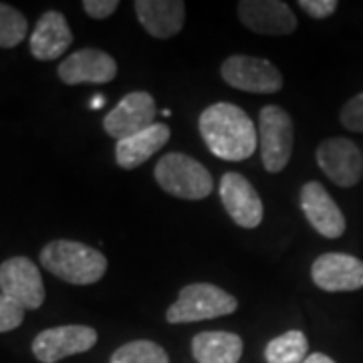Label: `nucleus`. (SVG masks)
I'll return each instance as SVG.
<instances>
[{
    "instance_id": "obj_18",
    "label": "nucleus",
    "mask_w": 363,
    "mask_h": 363,
    "mask_svg": "<svg viewBox=\"0 0 363 363\" xmlns=\"http://www.w3.org/2000/svg\"><path fill=\"white\" fill-rule=\"evenodd\" d=\"M172 131L166 123H154L152 128L125 138L116 145V162L121 169H135L145 164L169 142Z\"/></svg>"
},
{
    "instance_id": "obj_8",
    "label": "nucleus",
    "mask_w": 363,
    "mask_h": 363,
    "mask_svg": "<svg viewBox=\"0 0 363 363\" xmlns=\"http://www.w3.org/2000/svg\"><path fill=\"white\" fill-rule=\"evenodd\" d=\"M156 99L147 91H131L104 117V130L117 142L156 123Z\"/></svg>"
},
{
    "instance_id": "obj_25",
    "label": "nucleus",
    "mask_w": 363,
    "mask_h": 363,
    "mask_svg": "<svg viewBox=\"0 0 363 363\" xmlns=\"http://www.w3.org/2000/svg\"><path fill=\"white\" fill-rule=\"evenodd\" d=\"M298 6L313 18L323 21V18H329L331 14L337 11L339 2L337 0H301Z\"/></svg>"
},
{
    "instance_id": "obj_22",
    "label": "nucleus",
    "mask_w": 363,
    "mask_h": 363,
    "mask_svg": "<svg viewBox=\"0 0 363 363\" xmlns=\"http://www.w3.org/2000/svg\"><path fill=\"white\" fill-rule=\"evenodd\" d=\"M28 35V23L21 11L0 2V49H13Z\"/></svg>"
},
{
    "instance_id": "obj_9",
    "label": "nucleus",
    "mask_w": 363,
    "mask_h": 363,
    "mask_svg": "<svg viewBox=\"0 0 363 363\" xmlns=\"http://www.w3.org/2000/svg\"><path fill=\"white\" fill-rule=\"evenodd\" d=\"M0 293L16 301L23 309H39L45 303V285L39 267L26 257H13L0 264Z\"/></svg>"
},
{
    "instance_id": "obj_6",
    "label": "nucleus",
    "mask_w": 363,
    "mask_h": 363,
    "mask_svg": "<svg viewBox=\"0 0 363 363\" xmlns=\"http://www.w3.org/2000/svg\"><path fill=\"white\" fill-rule=\"evenodd\" d=\"M222 79L234 89L247 93H277L283 89V75L269 59L233 55L220 67Z\"/></svg>"
},
{
    "instance_id": "obj_24",
    "label": "nucleus",
    "mask_w": 363,
    "mask_h": 363,
    "mask_svg": "<svg viewBox=\"0 0 363 363\" xmlns=\"http://www.w3.org/2000/svg\"><path fill=\"white\" fill-rule=\"evenodd\" d=\"M25 319V309L11 297L0 293V333L16 329Z\"/></svg>"
},
{
    "instance_id": "obj_26",
    "label": "nucleus",
    "mask_w": 363,
    "mask_h": 363,
    "mask_svg": "<svg viewBox=\"0 0 363 363\" xmlns=\"http://www.w3.org/2000/svg\"><path fill=\"white\" fill-rule=\"evenodd\" d=\"M83 9L95 21H104L119 9L117 0H83Z\"/></svg>"
},
{
    "instance_id": "obj_23",
    "label": "nucleus",
    "mask_w": 363,
    "mask_h": 363,
    "mask_svg": "<svg viewBox=\"0 0 363 363\" xmlns=\"http://www.w3.org/2000/svg\"><path fill=\"white\" fill-rule=\"evenodd\" d=\"M339 121L345 130L363 133V93H357L341 107Z\"/></svg>"
},
{
    "instance_id": "obj_7",
    "label": "nucleus",
    "mask_w": 363,
    "mask_h": 363,
    "mask_svg": "<svg viewBox=\"0 0 363 363\" xmlns=\"http://www.w3.org/2000/svg\"><path fill=\"white\" fill-rule=\"evenodd\" d=\"M97 331L89 325H61L40 331L33 341V353L40 363H57L95 347Z\"/></svg>"
},
{
    "instance_id": "obj_27",
    "label": "nucleus",
    "mask_w": 363,
    "mask_h": 363,
    "mask_svg": "<svg viewBox=\"0 0 363 363\" xmlns=\"http://www.w3.org/2000/svg\"><path fill=\"white\" fill-rule=\"evenodd\" d=\"M303 363H337L335 359H331L329 355H325V353H311L307 359Z\"/></svg>"
},
{
    "instance_id": "obj_5",
    "label": "nucleus",
    "mask_w": 363,
    "mask_h": 363,
    "mask_svg": "<svg viewBox=\"0 0 363 363\" xmlns=\"http://www.w3.org/2000/svg\"><path fill=\"white\" fill-rule=\"evenodd\" d=\"M259 138L262 166L271 174H279L286 168L293 143H295V128L293 119L279 105H264L259 116Z\"/></svg>"
},
{
    "instance_id": "obj_13",
    "label": "nucleus",
    "mask_w": 363,
    "mask_h": 363,
    "mask_svg": "<svg viewBox=\"0 0 363 363\" xmlns=\"http://www.w3.org/2000/svg\"><path fill=\"white\" fill-rule=\"evenodd\" d=\"M236 9L240 23L257 35L283 37L297 30V16L283 0H242Z\"/></svg>"
},
{
    "instance_id": "obj_21",
    "label": "nucleus",
    "mask_w": 363,
    "mask_h": 363,
    "mask_svg": "<svg viewBox=\"0 0 363 363\" xmlns=\"http://www.w3.org/2000/svg\"><path fill=\"white\" fill-rule=\"evenodd\" d=\"M109 363H169V355L156 341L135 339L113 351Z\"/></svg>"
},
{
    "instance_id": "obj_20",
    "label": "nucleus",
    "mask_w": 363,
    "mask_h": 363,
    "mask_svg": "<svg viewBox=\"0 0 363 363\" xmlns=\"http://www.w3.org/2000/svg\"><path fill=\"white\" fill-rule=\"evenodd\" d=\"M309 357V341L303 331H286L271 339L264 347L267 363H303Z\"/></svg>"
},
{
    "instance_id": "obj_1",
    "label": "nucleus",
    "mask_w": 363,
    "mask_h": 363,
    "mask_svg": "<svg viewBox=\"0 0 363 363\" xmlns=\"http://www.w3.org/2000/svg\"><path fill=\"white\" fill-rule=\"evenodd\" d=\"M198 128L208 150L220 160L245 162L257 152L259 131L238 105L226 101L208 105L200 113Z\"/></svg>"
},
{
    "instance_id": "obj_15",
    "label": "nucleus",
    "mask_w": 363,
    "mask_h": 363,
    "mask_svg": "<svg viewBox=\"0 0 363 363\" xmlns=\"http://www.w3.org/2000/svg\"><path fill=\"white\" fill-rule=\"evenodd\" d=\"M301 210L313 228L325 238H339L345 233L347 222L337 202L319 182H307L301 188Z\"/></svg>"
},
{
    "instance_id": "obj_10",
    "label": "nucleus",
    "mask_w": 363,
    "mask_h": 363,
    "mask_svg": "<svg viewBox=\"0 0 363 363\" xmlns=\"http://www.w3.org/2000/svg\"><path fill=\"white\" fill-rule=\"evenodd\" d=\"M317 164L325 176L339 188H351L363 176V154L347 138H329L319 143Z\"/></svg>"
},
{
    "instance_id": "obj_11",
    "label": "nucleus",
    "mask_w": 363,
    "mask_h": 363,
    "mask_svg": "<svg viewBox=\"0 0 363 363\" xmlns=\"http://www.w3.org/2000/svg\"><path fill=\"white\" fill-rule=\"evenodd\" d=\"M315 285L327 293H351L363 289V260L345 252H325L311 267Z\"/></svg>"
},
{
    "instance_id": "obj_4",
    "label": "nucleus",
    "mask_w": 363,
    "mask_h": 363,
    "mask_svg": "<svg viewBox=\"0 0 363 363\" xmlns=\"http://www.w3.org/2000/svg\"><path fill=\"white\" fill-rule=\"evenodd\" d=\"M154 176L164 192L180 200H204L212 194L214 188L212 174L206 166L180 152L160 157Z\"/></svg>"
},
{
    "instance_id": "obj_19",
    "label": "nucleus",
    "mask_w": 363,
    "mask_h": 363,
    "mask_svg": "<svg viewBox=\"0 0 363 363\" xmlns=\"http://www.w3.org/2000/svg\"><path fill=\"white\" fill-rule=\"evenodd\" d=\"M242 339L230 331H202L192 339L196 363H238L242 357Z\"/></svg>"
},
{
    "instance_id": "obj_17",
    "label": "nucleus",
    "mask_w": 363,
    "mask_h": 363,
    "mask_svg": "<svg viewBox=\"0 0 363 363\" xmlns=\"http://www.w3.org/2000/svg\"><path fill=\"white\" fill-rule=\"evenodd\" d=\"M133 6L140 25L154 39H172L184 28L186 4L182 0H138Z\"/></svg>"
},
{
    "instance_id": "obj_16",
    "label": "nucleus",
    "mask_w": 363,
    "mask_h": 363,
    "mask_svg": "<svg viewBox=\"0 0 363 363\" xmlns=\"http://www.w3.org/2000/svg\"><path fill=\"white\" fill-rule=\"evenodd\" d=\"M73 43V33L63 13L49 11L39 18L30 35V52L39 61H55L63 57Z\"/></svg>"
},
{
    "instance_id": "obj_2",
    "label": "nucleus",
    "mask_w": 363,
    "mask_h": 363,
    "mask_svg": "<svg viewBox=\"0 0 363 363\" xmlns=\"http://www.w3.org/2000/svg\"><path fill=\"white\" fill-rule=\"evenodd\" d=\"M40 264L71 285H93L107 272L101 250L77 240H52L40 250Z\"/></svg>"
},
{
    "instance_id": "obj_12",
    "label": "nucleus",
    "mask_w": 363,
    "mask_h": 363,
    "mask_svg": "<svg viewBox=\"0 0 363 363\" xmlns=\"http://www.w3.org/2000/svg\"><path fill=\"white\" fill-rule=\"evenodd\" d=\"M220 200L224 210L240 228H257L262 222L264 206L255 186L238 172H228L220 180Z\"/></svg>"
},
{
    "instance_id": "obj_14",
    "label": "nucleus",
    "mask_w": 363,
    "mask_h": 363,
    "mask_svg": "<svg viewBox=\"0 0 363 363\" xmlns=\"http://www.w3.org/2000/svg\"><path fill=\"white\" fill-rule=\"evenodd\" d=\"M57 73L65 85H81V83L104 85V83H111L117 77V63L109 52L87 47L65 57Z\"/></svg>"
},
{
    "instance_id": "obj_3",
    "label": "nucleus",
    "mask_w": 363,
    "mask_h": 363,
    "mask_svg": "<svg viewBox=\"0 0 363 363\" xmlns=\"http://www.w3.org/2000/svg\"><path fill=\"white\" fill-rule=\"evenodd\" d=\"M238 309V298L212 283H192L178 293V298L166 311V319L172 325L198 323L208 319H218L233 315Z\"/></svg>"
}]
</instances>
